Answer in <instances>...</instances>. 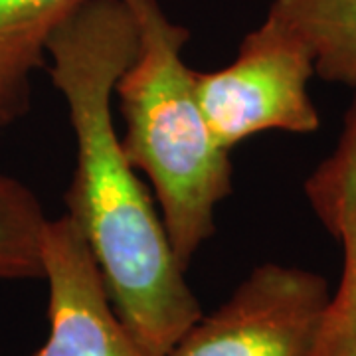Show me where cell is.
<instances>
[{
  "label": "cell",
  "mask_w": 356,
  "mask_h": 356,
  "mask_svg": "<svg viewBox=\"0 0 356 356\" xmlns=\"http://www.w3.org/2000/svg\"><path fill=\"white\" fill-rule=\"evenodd\" d=\"M139 48L123 0H88L46 42L77 161L65 206L99 267L117 317L149 356H166L202 317L163 220L115 131V86Z\"/></svg>",
  "instance_id": "cell-1"
},
{
  "label": "cell",
  "mask_w": 356,
  "mask_h": 356,
  "mask_svg": "<svg viewBox=\"0 0 356 356\" xmlns=\"http://www.w3.org/2000/svg\"><path fill=\"white\" fill-rule=\"evenodd\" d=\"M139 30L135 60L115 95L125 117L127 161L153 184L170 248L188 267L216 229V208L232 192V159L214 137L182 51L188 30L159 0H123Z\"/></svg>",
  "instance_id": "cell-2"
},
{
  "label": "cell",
  "mask_w": 356,
  "mask_h": 356,
  "mask_svg": "<svg viewBox=\"0 0 356 356\" xmlns=\"http://www.w3.org/2000/svg\"><path fill=\"white\" fill-rule=\"evenodd\" d=\"M315 65L303 42L267 14L243 38L238 58L216 72H196V91L216 140L232 151L264 131L315 133L309 95Z\"/></svg>",
  "instance_id": "cell-3"
},
{
  "label": "cell",
  "mask_w": 356,
  "mask_h": 356,
  "mask_svg": "<svg viewBox=\"0 0 356 356\" xmlns=\"http://www.w3.org/2000/svg\"><path fill=\"white\" fill-rule=\"evenodd\" d=\"M329 295L315 271L264 264L166 356H305Z\"/></svg>",
  "instance_id": "cell-4"
},
{
  "label": "cell",
  "mask_w": 356,
  "mask_h": 356,
  "mask_svg": "<svg viewBox=\"0 0 356 356\" xmlns=\"http://www.w3.org/2000/svg\"><path fill=\"white\" fill-rule=\"evenodd\" d=\"M42 257L50 331L34 356H149L117 317L95 257L72 218L48 220Z\"/></svg>",
  "instance_id": "cell-5"
},
{
  "label": "cell",
  "mask_w": 356,
  "mask_h": 356,
  "mask_svg": "<svg viewBox=\"0 0 356 356\" xmlns=\"http://www.w3.org/2000/svg\"><path fill=\"white\" fill-rule=\"evenodd\" d=\"M307 202L343 252V269L321 318L356 323V97L331 154L305 180Z\"/></svg>",
  "instance_id": "cell-6"
},
{
  "label": "cell",
  "mask_w": 356,
  "mask_h": 356,
  "mask_svg": "<svg viewBox=\"0 0 356 356\" xmlns=\"http://www.w3.org/2000/svg\"><path fill=\"white\" fill-rule=\"evenodd\" d=\"M267 14L303 42L317 76L356 89V0H273Z\"/></svg>",
  "instance_id": "cell-7"
},
{
  "label": "cell",
  "mask_w": 356,
  "mask_h": 356,
  "mask_svg": "<svg viewBox=\"0 0 356 356\" xmlns=\"http://www.w3.org/2000/svg\"><path fill=\"white\" fill-rule=\"evenodd\" d=\"M48 220L34 192L0 172V283L44 280L42 242Z\"/></svg>",
  "instance_id": "cell-8"
},
{
  "label": "cell",
  "mask_w": 356,
  "mask_h": 356,
  "mask_svg": "<svg viewBox=\"0 0 356 356\" xmlns=\"http://www.w3.org/2000/svg\"><path fill=\"white\" fill-rule=\"evenodd\" d=\"M88 0H0V50L34 70L51 32Z\"/></svg>",
  "instance_id": "cell-9"
},
{
  "label": "cell",
  "mask_w": 356,
  "mask_h": 356,
  "mask_svg": "<svg viewBox=\"0 0 356 356\" xmlns=\"http://www.w3.org/2000/svg\"><path fill=\"white\" fill-rule=\"evenodd\" d=\"M30 70L0 50V127L22 117L30 103Z\"/></svg>",
  "instance_id": "cell-10"
},
{
  "label": "cell",
  "mask_w": 356,
  "mask_h": 356,
  "mask_svg": "<svg viewBox=\"0 0 356 356\" xmlns=\"http://www.w3.org/2000/svg\"><path fill=\"white\" fill-rule=\"evenodd\" d=\"M305 356H356V323L318 318L317 331Z\"/></svg>",
  "instance_id": "cell-11"
}]
</instances>
